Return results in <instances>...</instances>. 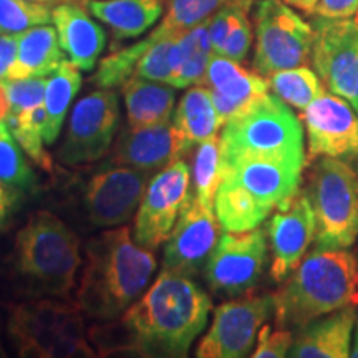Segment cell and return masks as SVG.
Returning a JSON list of instances; mask_svg holds the SVG:
<instances>
[{
	"label": "cell",
	"instance_id": "obj_1",
	"mask_svg": "<svg viewBox=\"0 0 358 358\" xmlns=\"http://www.w3.org/2000/svg\"><path fill=\"white\" fill-rule=\"evenodd\" d=\"M213 302L191 277L163 271L116 324L95 327L100 355L186 357L208 324Z\"/></svg>",
	"mask_w": 358,
	"mask_h": 358
},
{
	"label": "cell",
	"instance_id": "obj_2",
	"mask_svg": "<svg viewBox=\"0 0 358 358\" xmlns=\"http://www.w3.org/2000/svg\"><path fill=\"white\" fill-rule=\"evenodd\" d=\"M155 268L153 252L136 244L127 226L101 232L85 245L77 306L92 319H118L141 297Z\"/></svg>",
	"mask_w": 358,
	"mask_h": 358
},
{
	"label": "cell",
	"instance_id": "obj_3",
	"mask_svg": "<svg viewBox=\"0 0 358 358\" xmlns=\"http://www.w3.org/2000/svg\"><path fill=\"white\" fill-rule=\"evenodd\" d=\"M279 327L302 329L343 307L358 306V259L347 249L315 248L272 294Z\"/></svg>",
	"mask_w": 358,
	"mask_h": 358
},
{
	"label": "cell",
	"instance_id": "obj_4",
	"mask_svg": "<svg viewBox=\"0 0 358 358\" xmlns=\"http://www.w3.org/2000/svg\"><path fill=\"white\" fill-rule=\"evenodd\" d=\"M222 163L241 158H268L306 166L303 127L279 96H259L227 120L219 136Z\"/></svg>",
	"mask_w": 358,
	"mask_h": 358
},
{
	"label": "cell",
	"instance_id": "obj_5",
	"mask_svg": "<svg viewBox=\"0 0 358 358\" xmlns=\"http://www.w3.org/2000/svg\"><path fill=\"white\" fill-rule=\"evenodd\" d=\"M13 264L40 292L69 297L82 264L80 241L55 214L38 211L17 234Z\"/></svg>",
	"mask_w": 358,
	"mask_h": 358
},
{
	"label": "cell",
	"instance_id": "obj_6",
	"mask_svg": "<svg viewBox=\"0 0 358 358\" xmlns=\"http://www.w3.org/2000/svg\"><path fill=\"white\" fill-rule=\"evenodd\" d=\"M306 192L315 214L317 248H352L358 237V173L350 163L320 158L313 164Z\"/></svg>",
	"mask_w": 358,
	"mask_h": 358
},
{
	"label": "cell",
	"instance_id": "obj_7",
	"mask_svg": "<svg viewBox=\"0 0 358 358\" xmlns=\"http://www.w3.org/2000/svg\"><path fill=\"white\" fill-rule=\"evenodd\" d=\"M252 69L268 77L275 71L306 65L313 45L312 24L280 0L254 2Z\"/></svg>",
	"mask_w": 358,
	"mask_h": 358
},
{
	"label": "cell",
	"instance_id": "obj_8",
	"mask_svg": "<svg viewBox=\"0 0 358 358\" xmlns=\"http://www.w3.org/2000/svg\"><path fill=\"white\" fill-rule=\"evenodd\" d=\"M78 306L70 302L30 301L10 307L8 335L20 357L53 358L65 338H85V325Z\"/></svg>",
	"mask_w": 358,
	"mask_h": 358
},
{
	"label": "cell",
	"instance_id": "obj_9",
	"mask_svg": "<svg viewBox=\"0 0 358 358\" xmlns=\"http://www.w3.org/2000/svg\"><path fill=\"white\" fill-rule=\"evenodd\" d=\"M312 65L329 92L358 101V22L312 15Z\"/></svg>",
	"mask_w": 358,
	"mask_h": 358
},
{
	"label": "cell",
	"instance_id": "obj_10",
	"mask_svg": "<svg viewBox=\"0 0 358 358\" xmlns=\"http://www.w3.org/2000/svg\"><path fill=\"white\" fill-rule=\"evenodd\" d=\"M120 124L118 96L111 88H100L73 106L58 158L66 166L93 163L111 148Z\"/></svg>",
	"mask_w": 358,
	"mask_h": 358
},
{
	"label": "cell",
	"instance_id": "obj_11",
	"mask_svg": "<svg viewBox=\"0 0 358 358\" xmlns=\"http://www.w3.org/2000/svg\"><path fill=\"white\" fill-rule=\"evenodd\" d=\"M274 312L272 295H245L214 310L213 324L201 338L196 357L243 358L250 355L261 327Z\"/></svg>",
	"mask_w": 358,
	"mask_h": 358
},
{
	"label": "cell",
	"instance_id": "obj_12",
	"mask_svg": "<svg viewBox=\"0 0 358 358\" xmlns=\"http://www.w3.org/2000/svg\"><path fill=\"white\" fill-rule=\"evenodd\" d=\"M189 168L178 159L151 178L138 206L133 239L146 249L166 243L174 224L189 201Z\"/></svg>",
	"mask_w": 358,
	"mask_h": 358
},
{
	"label": "cell",
	"instance_id": "obj_13",
	"mask_svg": "<svg viewBox=\"0 0 358 358\" xmlns=\"http://www.w3.org/2000/svg\"><path fill=\"white\" fill-rule=\"evenodd\" d=\"M267 261V239L262 229L226 231L206 262V280L213 292L241 295L261 279Z\"/></svg>",
	"mask_w": 358,
	"mask_h": 358
},
{
	"label": "cell",
	"instance_id": "obj_14",
	"mask_svg": "<svg viewBox=\"0 0 358 358\" xmlns=\"http://www.w3.org/2000/svg\"><path fill=\"white\" fill-rule=\"evenodd\" d=\"M307 134V161L317 158H357L358 113L345 98L325 92L302 111Z\"/></svg>",
	"mask_w": 358,
	"mask_h": 358
},
{
	"label": "cell",
	"instance_id": "obj_15",
	"mask_svg": "<svg viewBox=\"0 0 358 358\" xmlns=\"http://www.w3.org/2000/svg\"><path fill=\"white\" fill-rule=\"evenodd\" d=\"M221 229L214 208L191 196L166 241L163 271L187 277L198 274L216 248Z\"/></svg>",
	"mask_w": 358,
	"mask_h": 358
},
{
	"label": "cell",
	"instance_id": "obj_16",
	"mask_svg": "<svg viewBox=\"0 0 358 358\" xmlns=\"http://www.w3.org/2000/svg\"><path fill=\"white\" fill-rule=\"evenodd\" d=\"M271 241V275L284 282L297 268L315 241V214L307 192L299 191L277 208L267 227Z\"/></svg>",
	"mask_w": 358,
	"mask_h": 358
},
{
	"label": "cell",
	"instance_id": "obj_17",
	"mask_svg": "<svg viewBox=\"0 0 358 358\" xmlns=\"http://www.w3.org/2000/svg\"><path fill=\"white\" fill-rule=\"evenodd\" d=\"M151 173L118 166L98 173L85 191V209L90 222L98 227H115L133 216L148 187Z\"/></svg>",
	"mask_w": 358,
	"mask_h": 358
},
{
	"label": "cell",
	"instance_id": "obj_18",
	"mask_svg": "<svg viewBox=\"0 0 358 358\" xmlns=\"http://www.w3.org/2000/svg\"><path fill=\"white\" fill-rule=\"evenodd\" d=\"M302 164L268 158H241L222 163V178L243 189L259 208L271 214L297 194Z\"/></svg>",
	"mask_w": 358,
	"mask_h": 358
},
{
	"label": "cell",
	"instance_id": "obj_19",
	"mask_svg": "<svg viewBox=\"0 0 358 358\" xmlns=\"http://www.w3.org/2000/svg\"><path fill=\"white\" fill-rule=\"evenodd\" d=\"M189 151L191 148L174 123L166 122L153 127L124 129L115 143L111 161L118 166L153 173L182 159Z\"/></svg>",
	"mask_w": 358,
	"mask_h": 358
},
{
	"label": "cell",
	"instance_id": "obj_20",
	"mask_svg": "<svg viewBox=\"0 0 358 358\" xmlns=\"http://www.w3.org/2000/svg\"><path fill=\"white\" fill-rule=\"evenodd\" d=\"M203 87L211 92L222 127L256 98L268 93V82L256 70L244 69L239 62L214 53Z\"/></svg>",
	"mask_w": 358,
	"mask_h": 358
},
{
	"label": "cell",
	"instance_id": "obj_21",
	"mask_svg": "<svg viewBox=\"0 0 358 358\" xmlns=\"http://www.w3.org/2000/svg\"><path fill=\"white\" fill-rule=\"evenodd\" d=\"M58 42L69 60L82 71L95 69L106 45L103 27L88 15L80 2H62L52 10Z\"/></svg>",
	"mask_w": 358,
	"mask_h": 358
},
{
	"label": "cell",
	"instance_id": "obj_22",
	"mask_svg": "<svg viewBox=\"0 0 358 358\" xmlns=\"http://www.w3.org/2000/svg\"><path fill=\"white\" fill-rule=\"evenodd\" d=\"M358 320L355 306L327 313L299 329L289 357L294 358H347L350 357L353 330Z\"/></svg>",
	"mask_w": 358,
	"mask_h": 358
},
{
	"label": "cell",
	"instance_id": "obj_23",
	"mask_svg": "<svg viewBox=\"0 0 358 358\" xmlns=\"http://www.w3.org/2000/svg\"><path fill=\"white\" fill-rule=\"evenodd\" d=\"M64 60L55 27L48 24L32 27L19 34L17 57L7 80L50 77Z\"/></svg>",
	"mask_w": 358,
	"mask_h": 358
},
{
	"label": "cell",
	"instance_id": "obj_24",
	"mask_svg": "<svg viewBox=\"0 0 358 358\" xmlns=\"http://www.w3.org/2000/svg\"><path fill=\"white\" fill-rule=\"evenodd\" d=\"M168 0H88L95 19L108 25L116 40L141 37L164 12Z\"/></svg>",
	"mask_w": 358,
	"mask_h": 358
},
{
	"label": "cell",
	"instance_id": "obj_25",
	"mask_svg": "<svg viewBox=\"0 0 358 358\" xmlns=\"http://www.w3.org/2000/svg\"><path fill=\"white\" fill-rule=\"evenodd\" d=\"M123 98L129 127L143 128L169 122L176 95L171 85L131 77L123 85Z\"/></svg>",
	"mask_w": 358,
	"mask_h": 358
},
{
	"label": "cell",
	"instance_id": "obj_26",
	"mask_svg": "<svg viewBox=\"0 0 358 358\" xmlns=\"http://www.w3.org/2000/svg\"><path fill=\"white\" fill-rule=\"evenodd\" d=\"M208 22L206 20L179 35L174 42L171 48V80H169L173 88H186L204 83L206 70L214 55Z\"/></svg>",
	"mask_w": 358,
	"mask_h": 358
},
{
	"label": "cell",
	"instance_id": "obj_27",
	"mask_svg": "<svg viewBox=\"0 0 358 358\" xmlns=\"http://www.w3.org/2000/svg\"><path fill=\"white\" fill-rule=\"evenodd\" d=\"M173 123L191 150L209 138L217 136L222 122L214 106L209 88H203V85H194L191 90H187L186 95L179 101Z\"/></svg>",
	"mask_w": 358,
	"mask_h": 358
},
{
	"label": "cell",
	"instance_id": "obj_28",
	"mask_svg": "<svg viewBox=\"0 0 358 358\" xmlns=\"http://www.w3.org/2000/svg\"><path fill=\"white\" fill-rule=\"evenodd\" d=\"M80 71L82 70L71 64L70 60H64L47 80L43 98L45 113H47L43 140L48 145L57 141L62 124L65 122V116L69 113L71 100L82 87V73Z\"/></svg>",
	"mask_w": 358,
	"mask_h": 358
},
{
	"label": "cell",
	"instance_id": "obj_29",
	"mask_svg": "<svg viewBox=\"0 0 358 358\" xmlns=\"http://www.w3.org/2000/svg\"><path fill=\"white\" fill-rule=\"evenodd\" d=\"M267 82L275 96L301 111L325 93V85L322 83L317 71L306 65L275 71L268 75Z\"/></svg>",
	"mask_w": 358,
	"mask_h": 358
},
{
	"label": "cell",
	"instance_id": "obj_30",
	"mask_svg": "<svg viewBox=\"0 0 358 358\" xmlns=\"http://www.w3.org/2000/svg\"><path fill=\"white\" fill-rule=\"evenodd\" d=\"M45 106L38 105L34 108L22 110L19 113H8L7 124L22 150L38 164L43 171L52 173L53 163L50 155L43 148V131H45Z\"/></svg>",
	"mask_w": 358,
	"mask_h": 358
},
{
	"label": "cell",
	"instance_id": "obj_31",
	"mask_svg": "<svg viewBox=\"0 0 358 358\" xmlns=\"http://www.w3.org/2000/svg\"><path fill=\"white\" fill-rule=\"evenodd\" d=\"M222 179V158L219 136L209 138L198 145L192 161V187L194 198L209 208H214L217 187Z\"/></svg>",
	"mask_w": 358,
	"mask_h": 358
},
{
	"label": "cell",
	"instance_id": "obj_32",
	"mask_svg": "<svg viewBox=\"0 0 358 358\" xmlns=\"http://www.w3.org/2000/svg\"><path fill=\"white\" fill-rule=\"evenodd\" d=\"M156 38H158V34L153 30L140 42L111 52L108 57H105L100 62L96 73L92 77V83H95L100 88L123 87L134 75V69H136L143 53Z\"/></svg>",
	"mask_w": 358,
	"mask_h": 358
},
{
	"label": "cell",
	"instance_id": "obj_33",
	"mask_svg": "<svg viewBox=\"0 0 358 358\" xmlns=\"http://www.w3.org/2000/svg\"><path fill=\"white\" fill-rule=\"evenodd\" d=\"M0 181L20 191L30 192L37 187V176L22 155L7 122L0 123Z\"/></svg>",
	"mask_w": 358,
	"mask_h": 358
},
{
	"label": "cell",
	"instance_id": "obj_34",
	"mask_svg": "<svg viewBox=\"0 0 358 358\" xmlns=\"http://www.w3.org/2000/svg\"><path fill=\"white\" fill-rule=\"evenodd\" d=\"M158 38L155 40L134 69L133 77H140L151 82L168 83L171 80V48L179 35H174L163 24L156 27Z\"/></svg>",
	"mask_w": 358,
	"mask_h": 358
},
{
	"label": "cell",
	"instance_id": "obj_35",
	"mask_svg": "<svg viewBox=\"0 0 358 358\" xmlns=\"http://www.w3.org/2000/svg\"><path fill=\"white\" fill-rule=\"evenodd\" d=\"M52 22L47 3L34 0H0V34H22Z\"/></svg>",
	"mask_w": 358,
	"mask_h": 358
},
{
	"label": "cell",
	"instance_id": "obj_36",
	"mask_svg": "<svg viewBox=\"0 0 358 358\" xmlns=\"http://www.w3.org/2000/svg\"><path fill=\"white\" fill-rule=\"evenodd\" d=\"M231 0H168V12L161 24L174 35H182L196 25L209 20Z\"/></svg>",
	"mask_w": 358,
	"mask_h": 358
},
{
	"label": "cell",
	"instance_id": "obj_37",
	"mask_svg": "<svg viewBox=\"0 0 358 358\" xmlns=\"http://www.w3.org/2000/svg\"><path fill=\"white\" fill-rule=\"evenodd\" d=\"M256 0H244L237 10L234 22H232L229 34H227L226 42L217 55H224L231 60L243 64L248 58V53L252 45V25H250L249 12L254 7Z\"/></svg>",
	"mask_w": 358,
	"mask_h": 358
},
{
	"label": "cell",
	"instance_id": "obj_38",
	"mask_svg": "<svg viewBox=\"0 0 358 358\" xmlns=\"http://www.w3.org/2000/svg\"><path fill=\"white\" fill-rule=\"evenodd\" d=\"M3 85L10 100V113H19L22 110L43 105L45 88H47L45 78L6 80Z\"/></svg>",
	"mask_w": 358,
	"mask_h": 358
},
{
	"label": "cell",
	"instance_id": "obj_39",
	"mask_svg": "<svg viewBox=\"0 0 358 358\" xmlns=\"http://www.w3.org/2000/svg\"><path fill=\"white\" fill-rule=\"evenodd\" d=\"M294 343V335L289 329L264 324L257 334V347L250 353L254 358H284L289 357V350Z\"/></svg>",
	"mask_w": 358,
	"mask_h": 358
},
{
	"label": "cell",
	"instance_id": "obj_40",
	"mask_svg": "<svg viewBox=\"0 0 358 358\" xmlns=\"http://www.w3.org/2000/svg\"><path fill=\"white\" fill-rule=\"evenodd\" d=\"M357 12L358 0H317L312 15L324 19H350Z\"/></svg>",
	"mask_w": 358,
	"mask_h": 358
},
{
	"label": "cell",
	"instance_id": "obj_41",
	"mask_svg": "<svg viewBox=\"0 0 358 358\" xmlns=\"http://www.w3.org/2000/svg\"><path fill=\"white\" fill-rule=\"evenodd\" d=\"M20 189L0 181V231L6 229L13 214L19 209L22 194Z\"/></svg>",
	"mask_w": 358,
	"mask_h": 358
},
{
	"label": "cell",
	"instance_id": "obj_42",
	"mask_svg": "<svg viewBox=\"0 0 358 358\" xmlns=\"http://www.w3.org/2000/svg\"><path fill=\"white\" fill-rule=\"evenodd\" d=\"M19 34H0V82L8 78V70L17 57Z\"/></svg>",
	"mask_w": 358,
	"mask_h": 358
},
{
	"label": "cell",
	"instance_id": "obj_43",
	"mask_svg": "<svg viewBox=\"0 0 358 358\" xmlns=\"http://www.w3.org/2000/svg\"><path fill=\"white\" fill-rule=\"evenodd\" d=\"M8 113H10V100H8L6 85L0 82V123L7 122Z\"/></svg>",
	"mask_w": 358,
	"mask_h": 358
},
{
	"label": "cell",
	"instance_id": "obj_44",
	"mask_svg": "<svg viewBox=\"0 0 358 358\" xmlns=\"http://www.w3.org/2000/svg\"><path fill=\"white\" fill-rule=\"evenodd\" d=\"M315 3H317V0H299V7L297 8H301V10L308 13V15H312Z\"/></svg>",
	"mask_w": 358,
	"mask_h": 358
},
{
	"label": "cell",
	"instance_id": "obj_45",
	"mask_svg": "<svg viewBox=\"0 0 358 358\" xmlns=\"http://www.w3.org/2000/svg\"><path fill=\"white\" fill-rule=\"evenodd\" d=\"M350 357L358 358V320H357V325H355V335H353V338H352Z\"/></svg>",
	"mask_w": 358,
	"mask_h": 358
},
{
	"label": "cell",
	"instance_id": "obj_46",
	"mask_svg": "<svg viewBox=\"0 0 358 358\" xmlns=\"http://www.w3.org/2000/svg\"><path fill=\"white\" fill-rule=\"evenodd\" d=\"M37 2H42V3H62V2H88V0H37Z\"/></svg>",
	"mask_w": 358,
	"mask_h": 358
},
{
	"label": "cell",
	"instance_id": "obj_47",
	"mask_svg": "<svg viewBox=\"0 0 358 358\" xmlns=\"http://www.w3.org/2000/svg\"><path fill=\"white\" fill-rule=\"evenodd\" d=\"M280 2L289 3V6H292V7H299V0H280Z\"/></svg>",
	"mask_w": 358,
	"mask_h": 358
},
{
	"label": "cell",
	"instance_id": "obj_48",
	"mask_svg": "<svg viewBox=\"0 0 358 358\" xmlns=\"http://www.w3.org/2000/svg\"><path fill=\"white\" fill-rule=\"evenodd\" d=\"M0 357H3V348H2V343H0Z\"/></svg>",
	"mask_w": 358,
	"mask_h": 358
},
{
	"label": "cell",
	"instance_id": "obj_49",
	"mask_svg": "<svg viewBox=\"0 0 358 358\" xmlns=\"http://www.w3.org/2000/svg\"><path fill=\"white\" fill-rule=\"evenodd\" d=\"M355 110H357V113H358V101L355 103Z\"/></svg>",
	"mask_w": 358,
	"mask_h": 358
},
{
	"label": "cell",
	"instance_id": "obj_50",
	"mask_svg": "<svg viewBox=\"0 0 358 358\" xmlns=\"http://www.w3.org/2000/svg\"><path fill=\"white\" fill-rule=\"evenodd\" d=\"M357 22H358V12H357Z\"/></svg>",
	"mask_w": 358,
	"mask_h": 358
},
{
	"label": "cell",
	"instance_id": "obj_51",
	"mask_svg": "<svg viewBox=\"0 0 358 358\" xmlns=\"http://www.w3.org/2000/svg\"><path fill=\"white\" fill-rule=\"evenodd\" d=\"M34 2H37V0H34Z\"/></svg>",
	"mask_w": 358,
	"mask_h": 358
}]
</instances>
